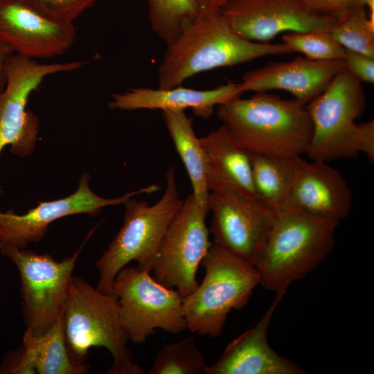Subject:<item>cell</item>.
<instances>
[{
    "instance_id": "obj_1",
    "label": "cell",
    "mask_w": 374,
    "mask_h": 374,
    "mask_svg": "<svg viewBox=\"0 0 374 374\" xmlns=\"http://www.w3.org/2000/svg\"><path fill=\"white\" fill-rule=\"evenodd\" d=\"M285 43H260L238 36L221 10H200L170 44L158 69V88L179 85L202 72L232 66L265 56L292 53Z\"/></svg>"
},
{
    "instance_id": "obj_2",
    "label": "cell",
    "mask_w": 374,
    "mask_h": 374,
    "mask_svg": "<svg viewBox=\"0 0 374 374\" xmlns=\"http://www.w3.org/2000/svg\"><path fill=\"white\" fill-rule=\"evenodd\" d=\"M222 125L252 154L291 158L306 154L312 126L306 105L268 92L217 107Z\"/></svg>"
},
{
    "instance_id": "obj_3",
    "label": "cell",
    "mask_w": 374,
    "mask_h": 374,
    "mask_svg": "<svg viewBox=\"0 0 374 374\" xmlns=\"http://www.w3.org/2000/svg\"><path fill=\"white\" fill-rule=\"evenodd\" d=\"M339 223L289 208L276 210L271 230L255 266L259 285L284 296L292 284L327 258Z\"/></svg>"
},
{
    "instance_id": "obj_4",
    "label": "cell",
    "mask_w": 374,
    "mask_h": 374,
    "mask_svg": "<svg viewBox=\"0 0 374 374\" xmlns=\"http://www.w3.org/2000/svg\"><path fill=\"white\" fill-rule=\"evenodd\" d=\"M66 343L71 355L84 362L92 347H103L113 362L107 373L143 374L134 362L122 325L117 297L73 276L63 310Z\"/></svg>"
},
{
    "instance_id": "obj_5",
    "label": "cell",
    "mask_w": 374,
    "mask_h": 374,
    "mask_svg": "<svg viewBox=\"0 0 374 374\" xmlns=\"http://www.w3.org/2000/svg\"><path fill=\"white\" fill-rule=\"evenodd\" d=\"M166 180V190L156 203L131 197L123 204V226L96 264L99 272L96 288L100 292L112 294L116 275L130 262H136L140 269L152 271L163 236L184 201L172 167Z\"/></svg>"
},
{
    "instance_id": "obj_6",
    "label": "cell",
    "mask_w": 374,
    "mask_h": 374,
    "mask_svg": "<svg viewBox=\"0 0 374 374\" xmlns=\"http://www.w3.org/2000/svg\"><path fill=\"white\" fill-rule=\"evenodd\" d=\"M201 265L204 277L183 297V312L187 330L215 338L222 334L229 314L247 305L259 278L254 265L214 244Z\"/></svg>"
},
{
    "instance_id": "obj_7",
    "label": "cell",
    "mask_w": 374,
    "mask_h": 374,
    "mask_svg": "<svg viewBox=\"0 0 374 374\" xmlns=\"http://www.w3.org/2000/svg\"><path fill=\"white\" fill-rule=\"evenodd\" d=\"M362 82L345 67L306 107L312 126L306 154L329 162L355 158L360 153V118L366 107Z\"/></svg>"
},
{
    "instance_id": "obj_8",
    "label": "cell",
    "mask_w": 374,
    "mask_h": 374,
    "mask_svg": "<svg viewBox=\"0 0 374 374\" xmlns=\"http://www.w3.org/2000/svg\"><path fill=\"white\" fill-rule=\"evenodd\" d=\"M150 272L126 266L118 273L113 285L122 325L129 341L135 344L145 342L157 329L170 334L187 330L183 297Z\"/></svg>"
},
{
    "instance_id": "obj_9",
    "label": "cell",
    "mask_w": 374,
    "mask_h": 374,
    "mask_svg": "<svg viewBox=\"0 0 374 374\" xmlns=\"http://www.w3.org/2000/svg\"><path fill=\"white\" fill-rule=\"evenodd\" d=\"M2 254L16 265L21 278L22 312L26 330L39 336L62 313L79 251L61 261L51 254H39L0 243Z\"/></svg>"
},
{
    "instance_id": "obj_10",
    "label": "cell",
    "mask_w": 374,
    "mask_h": 374,
    "mask_svg": "<svg viewBox=\"0 0 374 374\" xmlns=\"http://www.w3.org/2000/svg\"><path fill=\"white\" fill-rule=\"evenodd\" d=\"M80 61L41 63L16 53L6 62V83L0 91V153L10 145L12 154L26 157L37 139L39 120L26 106L30 94L49 75L75 71Z\"/></svg>"
},
{
    "instance_id": "obj_11",
    "label": "cell",
    "mask_w": 374,
    "mask_h": 374,
    "mask_svg": "<svg viewBox=\"0 0 374 374\" xmlns=\"http://www.w3.org/2000/svg\"><path fill=\"white\" fill-rule=\"evenodd\" d=\"M206 216L192 193L186 197L163 236L151 271L157 281L182 297L197 287V271L213 244Z\"/></svg>"
},
{
    "instance_id": "obj_12",
    "label": "cell",
    "mask_w": 374,
    "mask_h": 374,
    "mask_svg": "<svg viewBox=\"0 0 374 374\" xmlns=\"http://www.w3.org/2000/svg\"><path fill=\"white\" fill-rule=\"evenodd\" d=\"M213 244L256 266L271 230L276 210L260 199L228 190L210 192Z\"/></svg>"
},
{
    "instance_id": "obj_13",
    "label": "cell",
    "mask_w": 374,
    "mask_h": 374,
    "mask_svg": "<svg viewBox=\"0 0 374 374\" xmlns=\"http://www.w3.org/2000/svg\"><path fill=\"white\" fill-rule=\"evenodd\" d=\"M90 177L83 174L77 190L71 195L56 200L40 202L21 215L12 211H0V243L25 249L30 242L39 241L53 222L72 215L86 213L95 216L109 206L124 204L129 198L143 193H152L160 189L152 184L115 198H104L95 194L89 186Z\"/></svg>"
},
{
    "instance_id": "obj_14",
    "label": "cell",
    "mask_w": 374,
    "mask_h": 374,
    "mask_svg": "<svg viewBox=\"0 0 374 374\" xmlns=\"http://www.w3.org/2000/svg\"><path fill=\"white\" fill-rule=\"evenodd\" d=\"M221 12L238 36L260 43L285 32L329 30L335 20L310 12L296 0H231Z\"/></svg>"
},
{
    "instance_id": "obj_15",
    "label": "cell",
    "mask_w": 374,
    "mask_h": 374,
    "mask_svg": "<svg viewBox=\"0 0 374 374\" xmlns=\"http://www.w3.org/2000/svg\"><path fill=\"white\" fill-rule=\"evenodd\" d=\"M76 37L73 23L51 19L26 0H0V41L31 59L64 54Z\"/></svg>"
},
{
    "instance_id": "obj_16",
    "label": "cell",
    "mask_w": 374,
    "mask_h": 374,
    "mask_svg": "<svg viewBox=\"0 0 374 374\" xmlns=\"http://www.w3.org/2000/svg\"><path fill=\"white\" fill-rule=\"evenodd\" d=\"M292 177L284 206L319 217L340 220L348 217L353 193L338 170L321 161L292 158Z\"/></svg>"
},
{
    "instance_id": "obj_17",
    "label": "cell",
    "mask_w": 374,
    "mask_h": 374,
    "mask_svg": "<svg viewBox=\"0 0 374 374\" xmlns=\"http://www.w3.org/2000/svg\"><path fill=\"white\" fill-rule=\"evenodd\" d=\"M344 67L343 60L318 61L297 57L287 62H271L247 72L238 83V87L242 93L283 90L307 105Z\"/></svg>"
},
{
    "instance_id": "obj_18",
    "label": "cell",
    "mask_w": 374,
    "mask_h": 374,
    "mask_svg": "<svg viewBox=\"0 0 374 374\" xmlns=\"http://www.w3.org/2000/svg\"><path fill=\"white\" fill-rule=\"evenodd\" d=\"M283 295L276 294L254 326L232 340L220 358L208 366L207 374H304L294 362L278 354L268 342V330Z\"/></svg>"
},
{
    "instance_id": "obj_19",
    "label": "cell",
    "mask_w": 374,
    "mask_h": 374,
    "mask_svg": "<svg viewBox=\"0 0 374 374\" xmlns=\"http://www.w3.org/2000/svg\"><path fill=\"white\" fill-rule=\"evenodd\" d=\"M242 94L238 83L233 82L206 90L182 85L169 89L137 87L114 93L108 105L110 109L121 110L190 109L195 116L208 119L214 114L215 107Z\"/></svg>"
},
{
    "instance_id": "obj_20",
    "label": "cell",
    "mask_w": 374,
    "mask_h": 374,
    "mask_svg": "<svg viewBox=\"0 0 374 374\" xmlns=\"http://www.w3.org/2000/svg\"><path fill=\"white\" fill-rule=\"evenodd\" d=\"M199 139L206 160V184L209 192L232 190L259 199L252 179V153L222 125Z\"/></svg>"
},
{
    "instance_id": "obj_21",
    "label": "cell",
    "mask_w": 374,
    "mask_h": 374,
    "mask_svg": "<svg viewBox=\"0 0 374 374\" xmlns=\"http://www.w3.org/2000/svg\"><path fill=\"white\" fill-rule=\"evenodd\" d=\"M16 373L82 374L90 366L75 359L65 339L63 312L46 332L34 336L26 330L21 347L15 351Z\"/></svg>"
},
{
    "instance_id": "obj_22",
    "label": "cell",
    "mask_w": 374,
    "mask_h": 374,
    "mask_svg": "<svg viewBox=\"0 0 374 374\" xmlns=\"http://www.w3.org/2000/svg\"><path fill=\"white\" fill-rule=\"evenodd\" d=\"M162 116L188 172L197 204L208 215V191L206 184V160L203 148L197 137L192 118L184 111H162Z\"/></svg>"
},
{
    "instance_id": "obj_23",
    "label": "cell",
    "mask_w": 374,
    "mask_h": 374,
    "mask_svg": "<svg viewBox=\"0 0 374 374\" xmlns=\"http://www.w3.org/2000/svg\"><path fill=\"white\" fill-rule=\"evenodd\" d=\"M292 158L252 154V179L257 197L274 210L286 202L292 177Z\"/></svg>"
},
{
    "instance_id": "obj_24",
    "label": "cell",
    "mask_w": 374,
    "mask_h": 374,
    "mask_svg": "<svg viewBox=\"0 0 374 374\" xmlns=\"http://www.w3.org/2000/svg\"><path fill=\"white\" fill-rule=\"evenodd\" d=\"M152 30L167 46L172 44L198 16L196 0H148Z\"/></svg>"
},
{
    "instance_id": "obj_25",
    "label": "cell",
    "mask_w": 374,
    "mask_h": 374,
    "mask_svg": "<svg viewBox=\"0 0 374 374\" xmlns=\"http://www.w3.org/2000/svg\"><path fill=\"white\" fill-rule=\"evenodd\" d=\"M208 365L195 340L186 337L165 344L148 374H207Z\"/></svg>"
},
{
    "instance_id": "obj_26",
    "label": "cell",
    "mask_w": 374,
    "mask_h": 374,
    "mask_svg": "<svg viewBox=\"0 0 374 374\" xmlns=\"http://www.w3.org/2000/svg\"><path fill=\"white\" fill-rule=\"evenodd\" d=\"M329 30L346 50L374 57V23L368 19L365 6L335 19Z\"/></svg>"
},
{
    "instance_id": "obj_27",
    "label": "cell",
    "mask_w": 374,
    "mask_h": 374,
    "mask_svg": "<svg viewBox=\"0 0 374 374\" xmlns=\"http://www.w3.org/2000/svg\"><path fill=\"white\" fill-rule=\"evenodd\" d=\"M283 42L294 52L318 61L343 60L346 49L333 37L329 30L287 33Z\"/></svg>"
},
{
    "instance_id": "obj_28",
    "label": "cell",
    "mask_w": 374,
    "mask_h": 374,
    "mask_svg": "<svg viewBox=\"0 0 374 374\" xmlns=\"http://www.w3.org/2000/svg\"><path fill=\"white\" fill-rule=\"evenodd\" d=\"M47 17L57 21L73 23L98 0H26Z\"/></svg>"
},
{
    "instance_id": "obj_29",
    "label": "cell",
    "mask_w": 374,
    "mask_h": 374,
    "mask_svg": "<svg viewBox=\"0 0 374 374\" xmlns=\"http://www.w3.org/2000/svg\"><path fill=\"white\" fill-rule=\"evenodd\" d=\"M316 15L337 19L350 10L365 6L367 0H296Z\"/></svg>"
},
{
    "instance_id": "obj_30",
    "label": "cell",
    "mask_w": 374,
    "mask_h": 374,
    "mask_svg": "<svg viewBox=\"0 0 374 374\" xmlns=\"http://www.w3.org/2000/svg\"><path fill=\"white\" fill-rule=\"evenodd\" d=\"M344 67L359 81L374 82V57L346 50Z\"/></svg>"
},
{
    "instance_id": "obj_31",
    "label": "cell",
    "mask_w": 374,
    "mask_h": 374,
    "mask_svg": "<svg viewBox=\"0 0 374 374\" xmlns=\"http://www.w3.org/2000/svg\"><path fill=\"white\" fill-rule=\"evenodd\" d=\"M360 152L366 154L370 162L374 161V121L361 123Z\"/></svg>"
},
{
    "instance_id": "obj_32",
    "label": "cell",
    "mask_w": 374,
    "mask_h": 374,
    "mask_svg": "<svg viewBox=\"0 0 374 374\" xmlns=\"http://www.w3.org/2000/svg\"><path fill=\"white\" fill-rule=\"evenodd\" d=\"M13 51L4 43L0 41V91H2L6 83V62Z\"/></svg>"
},
{
    "instance_id": "obj_33",
    "label": "cell",
    "mask_w": 374,
    "mask_h": 374,
    "mask_svg": "<svg viewBox=\"0 0 374 374\" xmlns=\"http://www.w3.org/2000/svg\"><path fill=\"white\" fill-rule=\"evenodd\" d=\"M200 10H221L231 0H196Z\"/></svg>"
}]
</instances>
